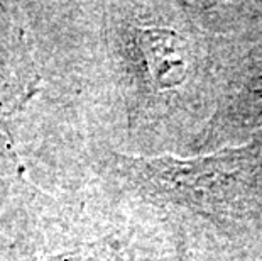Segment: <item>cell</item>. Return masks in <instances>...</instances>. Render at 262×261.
Returning a JSON list of instances; mask_svg holds the SVG:
<instances>
[{
    "label": "cell",
    "instance_id": "6da1fadb",
    "mask_svg": "<svg viewBox=\"0 0 262 261\" xmlns=\"http://www.w3.org/2000/svg\"><path fill=\"white\" fill-rule=\"evenodd\" d=\"M117 168L139 193L211 219L252 217L262 209V137L213 156L119 158Z\"/></svg>",
    "mask_w": 262,
    "mask_h": 261
},
{
    "label": "cell",
    "instance_id": "7a4b0ae2",
    "mask_svg": "<svg viewBox=\"0 0 262 261\" xmlns=\"http://www.w3.org/2000/svg\"><path fill=\"white\" fill-rule=\"evenodd\" d=\"M134 37L142 70L156 90L178 87L186 80V44L178 32L141 27Z\"/></svg>",
    "mask_w": 262,
    "mask_h": 261
},
{
    "label": "cell",
    "instance_id": "3957f363",
    "mask_svg": "<svg viewBox=\"0 0 262 261\" xmlns=\"http://www.w3.org/2000/svg\"><path fill=\"white\" fill-rule=\"evenodd\" d=\"M220 131H242L262 126V66L247 76L219 114Z\"/></svg>",
    "mask_w": 262,
    "mask_h": 261
},
{
    "label": "cell",
    "instance_id": "277c9868",
    "mask_svg": "<svg viewBox=\"0 0 262 261\" xmlns=\"http://www.w3.org/2000/svg\"><path fill=\"white\" fill-rule=\"evenodd\" d=\"M46 261H152L146 258L137 249L127 246L119 241H100L85 244L73 251H66L56 254Z\"/></svg>",
    "mask_w": 262,
    "mask_h": 261
},
{
    "label": "cell",
    "instance_id": "5b68a950",
    "mask_svg": "<svg viewBox=\"0 0 262 261\" xmlns=\"http://www.w3.org/2000/svg\"><path fill=\"white\" fill-rule=\"evenodd\" d=\"M2 73H5V37L0 34V109H5L7 105H10V109H14L15 102L9 95V92L4 88L9 87V83Z\"/></svg>",
    "mask_w": 262,
    "mask_h": 261
}]
</instances>
